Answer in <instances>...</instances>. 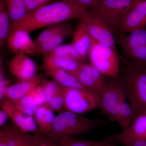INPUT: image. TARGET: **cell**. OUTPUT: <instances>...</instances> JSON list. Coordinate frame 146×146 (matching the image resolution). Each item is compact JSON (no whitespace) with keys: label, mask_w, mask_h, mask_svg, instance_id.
Instances as JSON below:
<instances>
[{"label":"cell","mask_w":146,"mask_h":146,"mask_svg":"<svg viewBox=\"0 0 146 146\" xmlns=\"http://www.w3.org/2000/svg\"><path fill=\"white\" fill-rule=\"evenodd\" d=\"M1 108L8 115L14 125L26 133H35L38 130L35 118L18 109L10 100L4 98L0 100Z\"/></svg>","instance_id":"9c48e42d"},{"label":"cell","mask_w":146,"mask_h":146,"mask_svg":"<svg viewBox=\"0 0 146 146\" xmlns=\"http://www.w3.org/2000/svg\"><path fill=\"white\" fill-rule=\"evenodd\" d=\"M11 101L18 109L26 114L33 117L39 106L32 91L19 99Z\"/></svg>","instance_id":"d4e9b609"},{"label":"cell","mask_w":146,"mask_h":146,"mask_svg":"<svg viewBox=\"0 0 146 146\" xmlns=\"http://www.w3.org/2000/svg\"><path fill=\"white\" fill-rule=\"evenodd\" d=\"M146 26V0L137 4L131 9L123 21L120 30L129 33Z\"/></svg>","instance_id":"2e32d148"},{"label":"cell","mask_w":146,"mask_h":146,"mask_svg":"<svg viewBox=\"0 0 146 146\" xmlns=\"http://www.w3.org/2000/svg\"><path fill=\"white\" fill-rule=\"evenodd\" d=\"M71 45L76 50L84 60L88 56L91 46V37L83 20L80 22L73 31Z\"/></svg>","instance_id":"e0dca14e"},{"label":"cell","mask_w":146,"mask_h":146,"mask_svg":"<svg viewBox=\"0 0 146 146\" xmlns=\"http://www.w3.org/2000/svg\"><path fill=\"white\" fill-rule=\"evenodd\" d=\"M11 21L5 5V0H0V46L3 48L7 42Z\"/></svg>","instance_id":"cb8c5ba5"},{"label":"cell","mask_w":146,"mask_h":146,"mask_svg":"<svg viewBox=\"0 0 146 146\" xmlns=\"http://www.w3.org/2000/svg\"><path fill=\"white\" fill-rule=\"evenodd\" d=\"M50 59L55 65L66 72L76 76L82 63V62L68 58L50 57L47 55H43Z\"/></svg>","instance_id":"484cf974"},{"label":"cell","mask_w":146,"mask_h":146,"mask_svg":"<svg viewBox=\"0 0 146 146\" xmlns=\"http://www.w3.org/2000/svg\"><path fill=\"white\" fill-rule=\"evenodd\" d=\"M83 20L93 39L102 44L116 49L113 33L104 23L94 16L92 12L90 16Z\"/></svg>","instance_id":"7c38bea8"},{"label":"cell","mask_w":146,"mask_h":146,"mask_svg":"<svg viewBox=\"0 0 146 146\" xmlns=\"http://www.w3.org/2000/svg\"><path fill=\"white\" fill-rule=\"evenodd\" d=\"M123 52L132 62L146 65V44L125 50Z\"/></svg>","instance_id":"f1b7e54d"},{"label":"cell","mask_w":146,"mask_h":146,"mask_svg":"<svg viewBox=\"0 0 146 146\" xmlns=\"http://www.w3.org/2000/svg\"><path fill=\"white\" fill-rule=\"evenodd\" d=\"M46 105V104H45ZM54 111L61 112L64 108V98L61 86L54 96L49 100L46 104Z\"/></svg>","instance_id":"f546056e"},{"label":"cell","mask_w":146,"mask_h":146,"mask_svg":"<svg viewBox=\"0 0 146 146\" xmlns=\"http://www.w3.org/2000/svg\"><path fill=\"white\" fill-rule=\"evenodd\" d=\"M45 78L44 74L36 75L32 78L20 80L8 86L5 93L4 98L13 101L19 99L43 83Z\"/></svg>","instance_id":"9a60e30c"},{"label":"cell","mask_w":146,"mask_h":146,"mask_svg":"<svg viewBox=\"0 0 146 146\" xmlns=\"http://www.w3.org/2000/svg\"><path fill=\"white\" fill-rule=\"evenodd\" d=\"M129 33L128 35L120 38L117 42L123 51L146 44V26L136 29Z\"/></svg>","instance_id":"44dd1931"},{"label":"cell","mask_w":146,"mask_h":146,"mask_svg":"<svg viewBox=\"0 0 146 146\" xmlns=\"http://www.w3.org/2000/svg\"><path fill=\"white\" fill-rule=\"evenodd\" d=\"M91 13L88 9L61 0L29 12L19 22L11 24L9 34L19 29L30 33L42 28L73 19L81 21Z\"/></svg>","instance_id":"6da1fadb"},{"label":"cell","mask_w":146,"mask_h":146,"mask_svg":"<svg viewBox=\"0 0 146 146\" xmlns=\"http://www.w3.org/2000/svg\"><path fill=\"white\" fill-rule=\"evenodd\" d=\"M135 114L129 103L125 100L121 103L116 113L115 121L119 124L122 131L126 130L135 117Z\"/></svg>","instance_id":"603a6c76"},{"label":"cell","mask_w":146,"mask_h":146,"mask_svg":"<svg viewBox=\"0 0 146 146\" xmlns=\"http://www.w3.org/2000/svg\"><path fill=\"white\" fill-rule=\"evenodd\" d=\"M42 85L46 96V104L49 100L59 90L60 85L54 80L45 82L42 84Z\"/></svg>","instance_id":"4dcf8cb0"},{"label":"cell","mask_w":146,"mask_h":146,"mask_svg":"<svg viewBox=\"0 0 146 146\" xmlns=\"http://www.w3.org/2000/svg\"><path fill=\"white\" fill-rule=\"evenodd\" d=\"M7 43L15 55H36L37 48L34 40L29 33L23 30H17L9 33Z\"/></svg>","instance_id":"8fae6325"},{"label":"cell","mask_w":146,"mask_h":146,"mask_svg":"<svg viewBox=\"0 0 146 146\" xmlns=\"http://www.w3.org/2000/svg\"><path fill=\"white\" fill-rule=\"evenodd\" d=\"M82 8L86 9L91 12L94 11L101 0H63Z\"/></svg>","instance_id":"1f68e13d"},{"label":"cell","mask_w":146,"mask_h":146,"mask_svg":"<svg viewBox=\"0 0 146 146\" xmlns=\"http://www.w3.org/2000/svg\"><path fill=\"white\" fill-rule=\"evenodd\" d=\"M74 30L68 23L61 30L48 40L36 47V55L46 54L61 45V44L70 36L72 35Z\"/></svg>","instance_id":"d6986e66"},{"label":"cell","mask_w":146,"mask_h":146,"mask_svg":"<svg viewBox=\"0 0 146 146\" xmlns=\"http://www.w3.org/2000/svg\"><path fill=\"white\" fill-rule=\"evenodd\" d=\"M88 56L91 65L105 76L119 79V58L116 49L102 44L91 37Z\"/></svg>","instance_id":"277c9868"},{"label":"cell","mask_w":146,"mask_h":146,"mask_svg":"<svg viewBox=\"0 0 146 146\" xmlns=\"http://www.w3.org/2000/svg\"><path fill=\"white\" fill-rule=\"evenodd\" d=\"M42 84L36 86L32 91L33 94L35 97L39 106L46 104V102Z\"/></svg>","instance_id":"e575fe53"},{"label":"cell","mask_w":146,"mask_h":146,"mask_svg":"<svg viewBox=\"0 0 146 146\" xmlns=\"http://www.w3.org/2000/svg\"><path fill=\"white\" fill-rule=\"evenodd\" d=\"M67 24L66 22H64L48 27L38 35L34 40L36 47L51 38L55 35L61 30Z\"/></svg>","instance_id":"83f0119b"},{"label":"cell","mask_w":146,"mask_h":146,"mask_svg":"<svg viewBox=\"0 0 146 146\" xmlns=\"http://www.w3.org/2000/svg\"><path fill=\"white\" fill-rule=\"evenodd\" d=\"M38 131L45 135L51 129L55 116L54 111L47 105L38 106L34 116Z\"/></svg>","instance_id":"ac0fdd59"},{"label":"cell","mask_w":146,"mask_h":146,"mask_svg":"<svg viewBox=\"0 0 146 146\" xmlns=\"http://www.w3.org/2000/svg\"><path fill=\"white\" fill-rule=\"evenodd\" d=\"M45 54L50 57L68 58L80 62H84V60L80 57L76 50L70 44L60 45L51 51Z\"/></svg>","instance_id":"4316f807"},{"label":"cell","mask_w":146,"mask_h":146,"mask_svg":"<svg viewBox=\"0 0 146 146\" xmlns=\"http://www.w3.org/2000/svg\"><path fill=\"white\" fill-rule=\"evenodd\" d=\"M122 84L136 117L146 109V65L129 63L123 74Z\"/></svg>","instance_id":"3957f363"},{"label":"cell","mask_w":146,"mask_h":146,"mask_svg":"<svg viewBox=\"0 0 146 146\" xmlns=\"http://www.w3.org/2000/svg\"><path fill=\"white\" fill-rule=\"evenodd\" d=\"M52 0H25L28 13L51 3Z\"/></svg>","instance_id":"d6a6232c"},{"label":"cell","mask_w":146,"mask_h":146,"mask_svg":"<svg viewBox=\"0 0 146 146\" xmlns=\"http://www.w3.org/2000/svg\"><path fill=\"white\" fill-rule=\"evenodd\" d=\"M61 146H115L117 144L109 136L101 141L87 140L75 138L74 136H63L54 140Z\"/></svg>","instance_id":"ffe728a7"},{"label":"cell","mask_w":146,"mask_h":146,"mask_svg":"<svg viewBox=\"0 0 146 146\" xmlns=\"http://www.w3.org/2000/svg\"><path fill=\"white\" fill-rule=\"evenodd\" d=\"M75 76L84 89L100 97L107 84L105 76L91 64L84 62Z\"/></svg>","instance_id":"ba28073f"},{"label":"cell","mask_w":146,"mask_h":146,"mask_svg":"<svg viewBox=\"0 0 146 146\" xmlns=\"http://www.w3.org/2000/svg\"><path fill=\"white\" fill-rule=\"evenodd\" d=\"M144 0H133V5H132V8H133V7L135 6L137 4L143 1Z\"/></svg>","instance_id":"60d3db41"},{"label":"cell","mask_w":146,"mask_h":146,"mask_svg":"<svg viewBox=\"0 0 146 146\" xmlns=\"http://www.w3.org/2000/svg\"><path fill=\"white\" fill-rule=\"evenodd\" d=\"M38 137V131L33 135L24 132L21 141L17 146H36Z\"/></svg>","instance_id":"836d02e7"},{"label":"cell","mask_w":146,"mask_h":146,"mask_svg":"<svg viewBox=\"0 0 146 146\" xmlns=\"http://www.w3.org/2000/svg\"><path fill=\"white\" fill-rule=\"evenodd\" d=\"M115 146H125L123 145H121V146H117V145H115Z\"/></svg>","instance_id":"b9f144b4"},{"label":"cell","mask_w":146,"mask_h":146,"mask_svg":"<svg viewBox=\"0 0 146 146\" xmlns=\"http://www.w3.org/2000/svg\"><path fill=\"white\" fill-rule=\"evenodd\" d=\"M5 5L11 24L19 22L28 13L25 0H5Z\"/></svg>","instance_id":"7402d4cb"},{"label":"cell","mask_w":146,"mask_h":146,"mask_svg":"<svg viewBox=\"0 0 146 146\" xmlns=\"http://www.w3.org/2000/svg\"><path fill=\"white\" fill-rule=\"evenodd\" d=\"M36 146H61L57 141L42 135L38 131V140Z\"/></svg>","instance_id":"8d00e7d4"},{"label":"cell","mask_w":146,"mask_h":146,"mask_svg":"<svg viewBox=\"0 0 146 146\" xmlns=\"http://www.w3.org/2000/svg\"><path fill=\"white\" fill-rule=\"evenodd\" d=\"M121 144L125 146H146V141L134 140L123 141Z\"/></svg>","instance_id":"f35d334b"},{"label":"cell","mask_w":146,"mask_h":146,"mask_svg":"<svg viewBox=\"0 0 146 146\" xmlns=\"http://www.w3.org/2000/svg\"><path fill=\"white\" fill-rule=\"evenodd\" d=\"M0 146H9V125L4 126L0 129Z\"/></svg>","instance_id":"74e56055"},{"label":"cell","mask_w":146,"mask_h":146,"mask_svg":"<svg viewBox=\"0 0 146 146\" xmlns=\"http://www.w3.org/2000/svg\"><path fill=\"white\" fill-rule=\"evenodd\" d=\"M61 86L65 110L82 115L100 108L99 96L85 89Z\"/></svg>","instance_id":"8992f818"},{"label":"cell","mask_w":146,"mask_h":146,"mask_svg":"<svg viewBox=\"0 0 146 146\" xmlns=\"http://www.w3.org/2000/svg\"><path fill=\"white\" fill-rule=\"evenodd\" d=\"M105 123L103 120L90 119L65 110L55 116L51 129L44 136L56 140L63 136L80 135Z\"/></svg>","instance_id":"7a4b0ae2"},{"label":"cell","mask_w":146,"mask_h":146,"mask_svg":"<svg viewBox=\"0 0 146 146\" xmlns=\"http://www.w3.org/2000/svg\"><path fill=\"white\" fill-rule=\"evenodd\" d=\"M133 0H101L92 12L114 33L120 30L126 16L132 9Z\"/></svg>","instance_id":"5b68a950"},{"label":"cell","mask_w":146,"mask_h":146,"mask_svg":"<svg viewBox=\"0 0 146 146\" xmlns=\"http://www.w3.org/2000/svg\"><path fill=\"white\" fill-rule=\"evenodd\" d=\"M43 56V68L47 75L53 80L64 87L85 89L75 76L58 68L48 58Z\"/></svg>","instance_id":"5bb4252c"},{"label":"cell","mask_w":146,"mask_h":146,"mask_svg":"<svg viewBox=\"0 0 146 146\" xmlns=\"http://www.w3.org/2000/svg\"><path fill=\"white\" fill-rule=\"evenodd\" d=\"M9 117L8 115L3 109L0 111V127H2L4 126L6 122Z\"/></svg>","instance_id":"ab89813d"},{"label":"cell","mask_w":146,"mask_h":146,"mask_svg":"<svg viewBox=\"0 0 146 146\" xmlns=\"http://www.w3.org/2000/svg\"><path fill=\"white\" fill-rule=\"evenodd\" d=\"M8 67L10 72L20 80L34 77L38 69L34 61L25 54L15 55Z\"/></svg>","instance_id":"4fadbf2b"},{"label":"cell","mask_w":146,"mask_h":146,"mask_svg":"<svg viewBox=\"0 0 146 146\" xmlns=\"http://www.w3.org/2000/svg\"><path fill=\"white\" fill-rule=\"evenodd\" d=\"M101 112L110 121L115 122L119 106L125 100L127 95L122 83L119 84L107 81V84L100 96Z\"/></svg>","instance_id":"52a82bcc"},{"label":"cell","mask_w":146,"mask_h":146,"mask_svg":"<svg viewBox=\"0 0 146 146\" xmlns=\"http://www.w3.org/2000/svg\"><path fill=\"white\" fill-rule=\"evenodd\" d=\"M0 70V100L4 98L5 93L8 86H10L11 81L7 79L3 72L2 64L1 62Z\"/></svg>","instance_id":"d590c367"},{"label":"cell","mask_w":146,"mask_h":146,"mask_svg":"<svg viewBox=\"0 0 146 146\" xmlns=\"http://www.w3.org/2000/svg\"><path fill=\"white\" fill-rule=\"evenodd\" d=\"M109 136L117 144L126 141H146V109L136 115L126 130Z\"/></svg>","instance_id":"30bf717a"}]
</instances>
